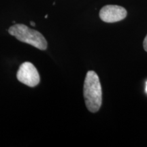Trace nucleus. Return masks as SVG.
I'll list each match as a JSON object with an SVG mask.
<instances>
[{"label": "nucleus", "instance_id": "f257e3e1", "mask_svg": "<svg viewBox=\"0 0 147 147\" xmlns=\"http://www.w3.org/2000/svg\"><path fill=\"white\" fill-rule=\"evenodd\" d=\"M84 98L87 109L96 113L102 104V90L100 79L94 71H89L84 83Z\"/></svg>", "mask_w": 147, "mask_h": 147}, {"label": "nucleus", "instance_id": "f03ea898", "mask_svg": "<svg viewBox=\"0 0 147 147\" xmlns=\"http://www.w3.org/2000/svg\"><path fill=\"white\" fill-rule=\"evenodd\" d=\"M8 32L19 41L29 44L40 50L45 51L47 49V41L43 35L23 24L12 25L9 28Z\"/></svg>", "mask_w": 147, "mask_h": 147}, {"label": "nucleus", "instance_id": "7ed1b4c3", "mask_svg": "<svg viewBox=\"0 0 147 147\" xmlns=\"http://www.w3.org/2000/svg\"><path fill=\"white\" fill-rule=\"evenodd\" d=\"M18 80L25 85L34 87L39 84L40 78L36 67L30 62H24L16 74Z\"/></svg>", "mask_w": 147, "mask_h": 147}, {"label": "nucleus", "instance_id": "20e7f679", "mask_svg": "<svg viewBox=\"0 0 147 147\" xmlns=\"http://www.w3.org/2000/svg\"><path fill=\"white\" fill-rule=\"evenodd\" d=\"M127 16V10L117 5H107L100 11V17L106 23H116L123 20Z\"/></svg>", "mask_w": 147, "mask_h": 147}, {"label": "nucleus", "instance_id": "39448f33", "mask_svg": "<svg viewBox=\"0 0 147 147\" xmlns=\"http://www.w3.org/2000/svg\"><path fill=\"white\" fill-rule=\"evenodd\" d=\"M143 47H144V51H146V52H147V34L146 37H145L144 42H143Z\"/></svg>", "mask_w": 147, "mask_h": 147}, {"label": "nucleus", "instance_id": "423d86ee", "mask_svg": "<svg viewBox=\"0 0 147 147\" xmlns=\"http://www.w3.org/2000/svg\"><path fill=\"white\" fill-rule=\"evenodd\" d=\"M30 24H31V25H32V26H34V27L36 26V23H35L34 22H33V21H31V22H30Z\"/></svg>", "mask_w": 147, "mask_h": 147}, {"label": "nucleus", "instance_id": "0eeeda50", "mask_svg": "<svg viewBox=\"0 0 147 147\" xmlns=\"http://www.w3.org/2000/svg\"><path fill=\"white\" fill-rule=\"evenodd\" d=\"M145 91H146V93H147V81L146 82V88H145Z\"/></svg>", "mask_w": 147, "mask_h": 147}, {"label": "nucleus", "instance_id": "6e6552de", "mask_svg": "<svg viewBox=\"0 0 147 147\" xmlns=\"http://www.w3.org/2000/svg\"><path fill=\"white\" fill-rule=\"evenodd\" d=\"M47 17H48V15H46V16H45V18H47Z\"/></svg>", "mask_w": 147, "mask_h": 147}]
</instances>
